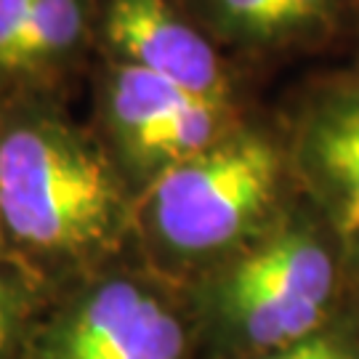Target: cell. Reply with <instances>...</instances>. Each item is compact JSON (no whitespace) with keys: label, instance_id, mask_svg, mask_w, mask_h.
I'll return each instance as SVG.
<instances>
[{"label":"cell","instance_id":"obj_13","mask_svg":"<svg viewBox=\"0 0 359 359\" xmlns=\"http://www.w3.org/2000/svg\"><path fill=\"white\" fill-rule=\"evenodd\" d=\"M6 327H8V304H6V293H3V285H0V344L6 338Z\"/></svg>","mask_w":359,"mask_h":359},{"label":"cell","instance_id":"obj_6","mask_svg":"<svg viewBox=\"0 0 359 359\" xmlns=\"http://www.w3.org/2000/svg\"><path fill=\"white\" fill-rule=\"evenodd\" d=\"M301 165L320 189L335 231L359 240V93L325 102L301 133Z\"/></svg>","mask_w":359,"mask_h":359},{"label":"cell","instance_id":"obj_14","mask_svg":"<svg viewBox=\"0 0 359 359\" xmlns=\"http://www.w3.org/2000/svg\"><path fill=\"white\" fill-rule=\"evenodd\" d=\"M357 93H359V90H357Z\"/></svg>","mask_w":359,"mask_h":359},{"label":"cell","instance_id":"obj_12","mask_svg":"<svg viewBox=\"0 0 359 359\" xmlns=\"http://www.w3.org/2000/svg\"><path fill=\"white\" fill-rule=\"evenodd\" d=\"M335 16V0H285V29H309L327 25Z\"/></svg>","mask_w":359,"mask_h":359},{"label":"cell","instance_id":"obj_8","mask_svg":"<svg viewBox=\"0 0 359 359\" xmlns=\"http://www.w3.org/2000/svg\"><path fill=\"white\" fill-rule=\"evenodd\" d=\"M83 11L77 0H35L22 38L13 48L8 69H25L48 62L77 40Z\"/></svg>","mask_w":359,"mask_h":359},{"label":"cell","instance_id":"obj_10","mask_svg":"<svg viewBox=\"0 0 359 359\" xmlns=\"http://www.w3.org/2000/svg\"><path fill=\"white\" fill-rule=\"evenodd\" d=\"M261 359H359V330L348 325H325L317 333Z\"/></svg>","mask_w":359,"mask_h":359},{"label":"cell","instance_id":"obj_5","mask_svg":"<svg viewBox=\"0 0 359 359\" xmlns=\"http://www.w3.org/2000/svg\"><path fill=\"white\" fill-rule=\"evenodd\" d=\"M107 29L128 65L165 77L192 96L226 102L216 51L163 0H115Z\"/></svg>","mask_w":359,"mask_h":359},{"label":"cell","instance_id":"obj_2","mask_svg":"<svg viewBox=\"0 0 359 359\" xmlns=\"http://www.w3.org/2000/svg\"><path fill=\"white\" fill-rule=\"evenodd\" d=\"M283 160L256 133H231L194 157L160 170L152 213L173 250L203 256L240 243L269 213Z\"/></svg>","mask_w":359,"mask_h":359},{"label":"cell","instance_id":"obj_7","mask_svg":"<svg viewBox=\"0 0 359 359\" xmlns=\"http://www.w3.org/2000/svg\"><path fill=\"white\" fill-rule=\"evenodd\" d=\"M189 99L197 96L136 65L120 67L112 80V115L130 149H136Z\"/></svg>","mask_w":359,"mask_h":359},{"label":"cell","instance_id":"obj_4","mask_svg":"<svg viewBox=\"0 0 359 359\" xmlns=\"http://www.w3.org/2000/svg\"><path fill=\"white\" fill-rule=\"evenodd\" d=\"M179 320L128 283L104 285L69 320L62 359H181Z\"/></svg>","mask_w":359,"mask_h":359},{"label":"cell","instance_id":"obj_9","mask_svg":"<svg viewBox=\"0 0 359 359\" xmlns=\"http://www.w3.org/2000/svg\"><path fill=\"white\" fill-rule=\"evenodd\" d=\"M226 29L245 38H274L285 29V0H213Z\"/></svg>","mask_w":359,"mask_h":359},{"label":"cell","instance_id":"obj_3","mask_svg":"<svg viewBox=\"0 0 359 359\" xmlns=\"http://www.w3.org/2000/svg\"><path fill=\"white\" fill-rule=\"evenodd\" d=\"M335 283L330 248L306 229H287L231 266L221 314L243 344L269 354L327 325Z\"/></svg>","mask_w":359,"mask_h":359},{"label":"cell","instance_id":"obj_11","mask_svg":"<svg viewBox=\"0 0 359 359\" xmlns=\"http://www.w3.org/2000/svg\"><path fill=\"white\" fill-rule=\"evenodd\" d=\"M35 0H0V69H8Z\"/></svg>","mask_w":359,"mask_h":359},{"label":"cell","instance_id":"obj_1","mask_svg":"<svg viewBox=\"0 0 359 359\" xmlns=\"http://www.w3.org/2000/svg\"><path fill=\"white\" fill-rule=\"evenodd\" d=\"M115 181L99 154L59 128H16L0 142V216L35 248H83L115 216Z\"/></svg>","mask_w":359,"mask_h":359}]
</instances>
